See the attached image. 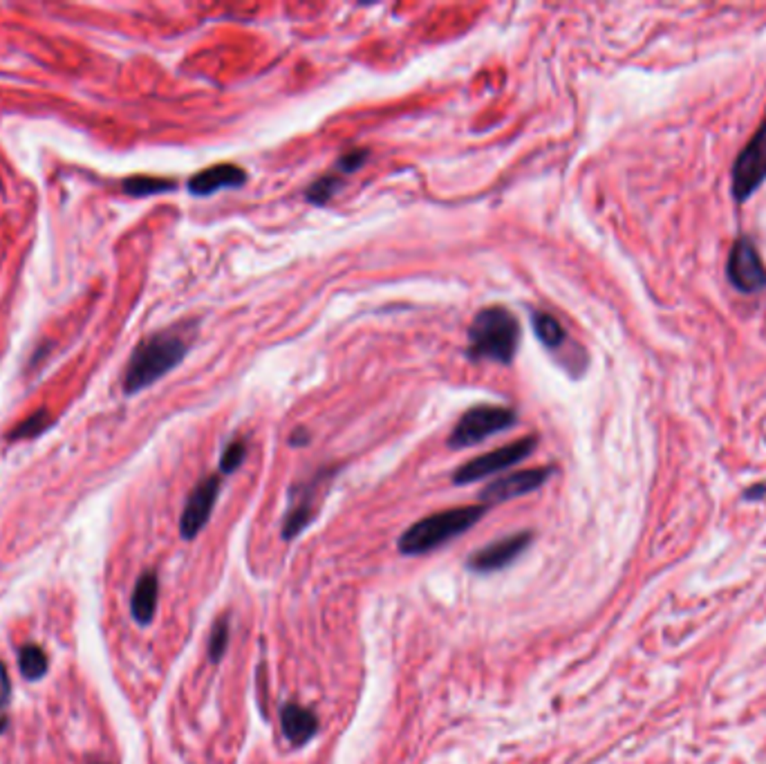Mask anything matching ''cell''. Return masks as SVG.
Here are the masks:
<instances>
[{
    "label": "cell",
    "instance_id": "52a82bcc",
    "mask_svg": "<svg viewBox=\"0 0 766 764\" xmlns=\"http://www.w3.org/2000/svg\"><path fill=\"white\" fill-rule=\"evenodd\" d=\"M728 278L733 287L744 294L760 292L766 287V269L749 238H740L728 256Z\"/></svg>",
    "mask_w": 766,
    "mask_h": 764
},
{
    "label": "cell",
    "instance_id": "ffe728a7",
    "mask_svg": "<svg viewBox=\"0 0 766 764\" xmlns=\"http://www.w3.org/2000/svg\"><path fill=\"white\" fill-rule=\"evenodd\" d=\"M247 457V442L245 439H234V442L227 444L225 453L220 457V471L222 473H234L236 469H240V464Z\"/></svg>",
    "mask_w": 766,
    "mask_h": 764
},
{
    "label": "cell",
    "instance_id": "5bb4252c",
    "mask_svg": "<svg viewBox=\"0 0 766 764\" xmlns=\"http://www.w3.org/2000/svg\"><path fill=\"white\" fill-rule=\"evenodd\" d=\"M316 487L318 482L314 480V482H309L303 491H296V502L291 505L289 514H287L285 518V532H282L285 534V538H294L296 534H298L300 529L312 520V500H314V491H316Z\"/></svg>",
    "mask_w": 766,
    "mask_h": 764
},
{
    "label": "cell",
    "instance_id": "44dd1931",
    "mask_svg": "<svg viewBox=\"0 0 766 764\" xmlns=\"http://www.w3.org/2000/svg\"><path fill=\"white\" fill-rule=\"evenodd\" d=\"M227 643H229V624H227V619H220L213 628L211 642H209V655L213 661H220L227 651Z\"/></svg>",
    "mask_w": 766,
    "mask_h": 764
},
{
    "label": "cell",
    "instance_id": "ac0fdd59",
    "mask_svg": "<svg viewBox=\"0 0 766 764\" xmlns=\"http://www.w3.org/2000/svg\"><path fill=\"white\" fill-rule=\"evenodd\" d=\"M54 424V418L48 413V410H39V413H31L30 418L22 419L21 424H16V427L12 428V433H9V439H31V437H39L40 433L48 431L49 427Z\"/></svg>",
    "mask_w": 766,
    "mask_h": 764
},
{
    "label": "cell",
    "instance_id": "7c38bea8",
    "mask_svg": "<svg viewBox=\"0 0 766 764\" xmlns=\"http://www.w3.org/2000/svg\"><path fill=\"white\" fill-rule=\"evenodd\" d=\"M157 594H159V580L155 571H144L139 576L132 592L130 612L135 616L137 624L148 625L153 621L155 610H157Z\"/></svg>",
    "mask_w": 766,
    "mask_h": 764
},
{
    "label": "cell",
    "instance_id": "3957f363",
    "mask_svg": "<svg viewBox=\"0 0 766 764\" xmlns=\"http://www.w3.org/2000/svg\"><path fill=\"white\" fill-rule=\"evenodd\" d=\"M485 514L486 505H471L428 516V518L414 523L413 527L399 538V552L408 553V556H417V553H426L431 552V549L441 547L444 543L462 536V534L467 532V529H471Z\"/></svg>",
    "mask_w": 766,
    "mask_h": 764
},
{
    "label": "cell",
    "instance_id": "d6986e66",
    "mask_svg": "<svg viewBox=\"0 0 766 764\" xmlns=\"http://www.w3.org/2000/svg\"><path fill=\"white\" fill-rule=\"evenodd\" d=\"M341 189H343V180L339 175H323L305 191V198H307V202L321 207V204L330 202Z\"/></svg>",
    "mask_w": 766,
    "mask_h": 764
},
{
    "label": "cell",
    "instance_id": "9a60e30c",
    "mask_svg": "<svg viewBox=\"0 0 766 764\" xmlns=\"http://www.w3.org/2000/svg\"><path fill=\"white\" fill-rule=\"evenodd\" d=\"M531 326L533 332H536V337L540 338V343L545 347H549V350H556V347H560L565 343V338H567V332H565V328L560 326V321L556 317H551L549 312H531Z\"/></svg>",
    "mask_w": 766,
    "mask_h": 764
},
{
    "label": "cell",
    "instance_id": "6da1fadb",
    "mask_svg": "<svg viewBox=\"0 0 766 764\" xmlns=\"http://www.w3.org/2000/svg\"><path fill=\"white\" fill-rule=\"evenodd\" d=\"M195 332H198L195 323H177V326L159 329V332L150 334L144 341L137 343L124 370L126 395H135V392L153 386L155 382L166 377L171 370H175L193 346Z\"/></svg>",
    "mask_w": 766,
    "mask_h": 764
},
{
    "label": "cell",
    "instance_id": "ba28073f",
    "mask_svg": "<svg viewBox=\"0 0 766 764\" xmlns=\"http://www.w3.org/2000/svg\"><path fill=\"white\" fill-rule=\"evenodd\" d=\"M218 493H220V478L218 475H209V478L200 480L195 489L191 491L189 500H186L184 511H182L180 532L184 538H195L202 532L204 525L211 518V511L216 507Z\"/></svg>",
    "mask_w": 766,
    "mask_h": 764
},
{
    "label": "cell",
    "instance_id": "4fadbf2b",
    "mask_svg": "<svg viewBox=\"0 0 766 764\" xmlns=\"http://www.w3.org/2000/svg\"><path fill=\"white\" fill-rule=\"evenodd\" d=\"M281 720L287 740H289L291 744H296V747L305 744L316 733V715H314L309 708L298 706V704H287L281 713Z\"/></svg>",
    "mask_w": 766,
    "mask_h": 764
},
{
    "label": "cell",
    "instance_id": "277c9868",
    "mask_svg": "<svg viewBox=\"0 0 766 764\" xmlns=\"http://www.w3.org/2000/svg\"><path fill=\"white\" fill-rule=\"evenodd\" d=\"M518 424V415L507 406H473L455 424L449 437L450 448H468L485 442L486 437L509 431Z\"/></svg>",
    "mask_w": 766,
    "mask_h": 764
},
{
    "label": "cell",
    "instance_id": "2e32d148",
    "mask_svg": "<svg viewBox=\"0 0 766 764\" xmlns=\"http://www.w3.org/2000/svg\"><path fill=\"white\" fill-rule=\"evenodd\" d=\"M175 189V182L162 180V177H128L124 182V191L130 198H148V195L157 193H168V191Z\"/></svg>",
    "mask_w": 766,
    "mask_h": 764
},
{
    "label": "cell",
    "instance_id": "7a4b0ae2",
    "mask_svg": "<svg viewBox=\"0 0 766 764\" xmlns=\"http://www.w3.org/2000/svg\"><path fill=\"white\" fill-rule=\"evenodd\" d=\"M520 346V323L503 305L480 310L468 328V359L509 365Z\"/></svg>",
    "mask_w": 766,
    "mask_h": 764
},
{
    "label": "cell",
    "instance_id": "9c48e42d",
    "mask_svg": "<svg viewBox=\"0 0 766 764\" xmlns=\"http://www.w3.org/2000/svg\"><path fill=\"white\" fill-rule=\"evenodd\" d=\"M551 469H527V471H515V473L504 475V478L495 480V482L486 484L482 489L480 498L486 505H498V502L513 500V498L524 496V493H531L536 489H540L542 484L549 480Z\"/></svg>",
    "mask_w": 766,
    "mask_h": 764
},
{
    "label": "cell",
    "instance_id": "7402d4cb",
    "mask_svg": "<svg viewBox=\"0 0 766 764\" xmlns=\"http://www.w3.org/2000/svg\"><path fill=\"white\" fill-rule=\"evenodd\" d=\"M368 155H370V153H368L366 148H354V150H350V153L341 155L339 162H336V171H341L343 175H345V173L359 171V168L366 164Z\"/></svg>",
    "mask_w": 766,
    "mask_h": 764
},
{
    "label": "cell",
    "instance_id": "cb8c5ba5",
    "mask_svg": "<svg viewBox=\"0 0 766 764\" xmlns=\"http://www.w3.org/2000/svg\"><path fill=\"white\" fill-rule=\"evenodd\" d=\"M289 442L294 444V446H303V444L309 442V436L305 428H298V431H294V436L289 437Z\"/></svg>",
    "mask_w": 766,
    "mask_h": 764
},
{
    "label": "cell",
    "instance_id": "e0dca14e",
    "mask_svg": "<svg viewBox=\"0 0 766 764\" xmlns=\"http://www.w3.org/2000/svg\"><path fill=\"white\" fill-rule=\"evenodd\" d=\"M18 666L27 679H40L48 672V657L40 646H22L18 652Z\"/></svg>",
    "mask_w": 766,
    "mask_h": 764
},
{
    "label": "cell",
    "instance_id": "603a6c76",
    "mask_svg": "<svg viewBox=\"0 0 766 764\" xmlns=\"http://www.w3.org/2000/svg\"><path fill=\"white\" fill-rule=\"evenodd\" d=\"M9 695H12V684H9L7 668L0 661V708H4V704L9 702Z\"/></svg>",
    "mask_w": 766,
    "mask_h": 764
},
{
    "label": "cell",
    "instance_id": "8fae6325",
    "mask_svg": "<svg viewBox=\"0 0 766 764\" xmlns=\"http://www.w3.org/2000/svg\"><path fill=\"white\" fill-rule=\"evenodd\" d=\"M247 182V173L238 164H213L204 171L195 173L189 180V193L195 198H209L225 189H240Z\"/></svg>",
    "mask_w": 766,
    "mask_h": 764
},
{
    "label": "cell",
    "instance_id": "5b68a950",
    "mask_svg": "<svg viewBox=\"0 0 766 764\" xmlns=\"http://www.w3.org/2000/svg\"><path fill=\"white\" fill-rule=\"evenodd\" d=\"M536 444H538V437L529 436V437L515 439V442L511 444H504V446L500 448H494V451L489 453H482V455L473 457V460H468L467 464H462L458 471H455L453 482L471 484L482 478H489V475L494 473H500V471L509 469V466H515L518 462H522L524 457L531 455Z\"/></svg>",
    "mask_w": 766,
    "mask_h": 764
},
{
    "label": "cell",
    "instance_id": "30bf717a",
    "mask_svg": "<svg viewBox=\"0 0 766 764\" xmlns=\"http://www.w3.org/2000/svg\"><path fill=\"white\" fill-rule=\"evenodd\" d=\"M529 543H531V534L529 532L513 534V536L503 538V541L498 543H491V545L473 553V556L468 558V565H471V570L485 571V574L498 571L503 570V567H507L509 562H513L515 558L529 547Z\"/></svg>",
    "mask_w": 766,
    "mask_h": 764
},
{
    "label": "cell",
    "instance_id": "8992f818",
    "mask_svg": "<svg viewBox=\"0 0 766 764\" xmlns=\"http://www.w3.org/2000/svg\"><path fill=\"white\" fill-rule=\"evenodd\" d=\"M766 180V121L758 128L733 166V193L744 202Z\"/></svg>",
    "mask_w": 766,
    "mask_h": 764
}]
</instances>
